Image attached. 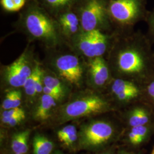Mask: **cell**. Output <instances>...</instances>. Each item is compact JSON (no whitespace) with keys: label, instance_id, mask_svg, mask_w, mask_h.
I'll return each instance as SVG.
<instances>
[{"label":"cell","instance_id":"obj_14","mask_svg":"<svg viewBox=\"0 0 154 154\" xmlns=\"http://www.w3.org/2000/svg\"><path fill=\"white\" fill-rule=\"evenodd\" d=\"M58 103L60 102L53 97L42 94L39 98L34 110V118L39 121H44L48 119Z\"/></svg>","mask_w":154,"mask_h":154},{"label":"cell","instance_id":"obj_23","mask_svg":"<svg viewBox=\"0 0 154 154\" xmlns=\"http://www.w3.org/2000/svg\"><path fill=\"white\" fill-rule=\"evenodd\" d=\"M25 112L11 117H1L2 122L11 126H15L25 118Z\"/></svg>","mask_w":154,"mask_h":154},{"label":"cell","instance_id":"obj_31","mask_svg":"<svg viewBox=\"0 0 154 154\" xmlns=\"http://www.w3.org/2000/svg\"><path fill=\"white\" fill-rule=\"evenodd\" d=\"M151 154H154V149H152V152H151Z\"/></svg>","mask_w":154,"mask_h":154},{"label":"cell","instance_id":"obj_17","mask_svg":"<svg viewBox=\"0 0 154 154\" xmlns=\"http://www.w3.org/2000/svg\"><path fill=\"white\" fill-rule=\"evenodd\" d=\"M30 133L29 130L17 133L11 141V149L15 154H26L28 151V139Z\"/></svg>","mask_w":154,"mask_h":154},{"label":"cell","instance_id":"obj_34","mask_svg":"<svg viewBox=\"0 0 154 154\" xmlns=\"http://www.w3.org/2000/svg\"></svg>","mask_w":154,"mask_h":154},{"label":"cell","instance_id":"obj_7","mask_svg":"<svg viewBox=\"0 0 154 154\" xmlns=\"http://www.w3.org/2000/svg\"><path fill=\"white\" fill-rule=\"evenodd\" d=\"M109 0H79L73 10L79 18L83 31L105 32L111 27Z\"/></svg>","mask_w":154,"mask_h":154},{"label":"cell","instance_id":"obj_28","mask_svg":"<svg viewBox=\"0 0 154 154\" xmlns=\"http://www.w3.org/2000/svg\"><path fill=\"white\" fill-rule=\"evenodd\" d=\"M128 137H129V140L130 141V142L134 144V145H137L138 144H140V142L139 141V140L138 139V137L136 136V135L134 133V132L131 131L129 133L128 135Z\"/></svg>","mask_w":154,"mask_h":154},{"label":"cell","instance_id":"obj_3","mask_svg":"<svg viewBox=\"0 0 154 154\" xmlns=\"http://www.w3.org/2000/svg\"><path fill=\"white\" fill-rule=\"evenodd\" d=\"M107 61L111 74L123 78L139 75L146 68L143 53L137 47L126 41L114 42Z\"/></svg>","mask_w":154,"mask_h":154},{"label":"cell","instance_id":"obj_21","mask_svg":"<svg viewBox=\"0 0 154 154\" xmlns=\"http://www.w3.org/2000/svg\"><path fill=\"white\" fill-rule=\"evenodd\" d=\"M2 9L8 12H17L25 6L27 0H1Z\"/></svg>","mask_w":154,"mask_h":154},{"label":"cell","instance_id":"obj_10","mask_svg":"<svg viewBox=\"0 0 154 154\" xmlns=\"http://www.w3.org/2000/svg\"><path fill=\"white\" fill-rule=\"evenodd\" d=\"M86 60L85 83L93 88H99L106 85L111 75L110 68L104 57Z\"/></svg>","mask_w":154,"mask_h":154},{"label":"cell","instance_id":"obj_2","mask_svg":"<svg viewBox=\"0 0 154 154\" xmlns=\"http://www.w3.org/2000/svg\"><path fill=\"white\" fill-rule=\"evenodd\" d=\"M44 66L71 88H80L85 83L86 60L72 50L67 45L45 50Z\"/></svg>","mask_w":154,"mask_h":154},{"label":"cell","instance_id":"obj_22","mask_svg":"<svg viewBox=\"0 0 154 154\" xmlns=\"http://www.w3.org/2000/svg\"><path fill=\"white\" fill-rule=\"evenodd\" d=\"M75 132H77L75 127L73 125H67L58 132L57 136L60 141L62 142L66 138Z\"/></svg>","mask_w":154,"mask_h":154},{"label":"cell","instance_id":"obj_25","mask_svg":"<svg viewBox=\"0 0 154 154\" xmlns=\"http://www.w3.org/2000/svg\"><path fill=\"white\" fill-rule=\"evenodd\" d=\"M131 131L136 135V136L138 137V139L141 143L147 133V129L144 126V125H142L133 127Z\"/></svg>","mask_w":154,"mask_h":154},{"label":"cell","instance_id":"obj_1","mask_svg":"<svg viewBox=\"0 0 154 154\" xmlns=\"http://www.w3.org/2000/svg\"><path fill=\"white\" fill-rule=\"evenodd\" d=\"M14 26L26 37L29 44L38 42L45 50L66 45L55 18L34 0L26 3Z\"/></svg>","mask_w":154,"mask_h":154},{"label":"cell","instance_id":"obj_30","mask_svg":"<svg viewBox=\"0 0 154 154\" xmlns=\"http://www.w3.org/2000/svg\"><path fill=\"white\" fill-rule=\"evenodd\" d=\"M150 23L152 30H153L154 33V11L152 13V14L151 16V19H150Z\"/></svg>","mask_w":154,"mask_h":154},{"label":"cell","instance_id":"obj_24","mask_svg":"<svg viewBox=\"0 0 154 154\" xmlns=\"http://www.w3.org/2000/svg\"><path fill=\"white\" fill-rule=\"evenodd\" d=\"M139 93V88L126 91L116 95V98L119 101L127 102L136 98Z\"/></svg>","mask_w":154,"mask_h":154},{"label":"cell","instance_id":"obj_33","mask_svg":"<svg viewBox=\"0 0 154 154\" xmlns=\"http://www.w3.org/2000/svg\"></svg>","mask_w":154,"mask_h":154},{"label":"cell","instance_id":"obj_29","mask_svg":"<svg viewBox=\"0 0 154 154\" xmlns=\"http://www.w3.org/2000/svg\"><path fill=\"white\" fill-rule=\"evenodd\" d=\"M147 90L149 95L154 99V81L149 85Z\"/></svg>","mask_w":154,"mask_h":154},{"label":"cell","instance_id":"obj_27","mask_svg":"<svg viewBox=\"0 0 154 154\" xmlns=\"http://www.w3.org/2000/svg\"><path fill=\"white\" fill-rule=\"evenodd\" d=\"M78 139V135L77 132L73 133L70 136H69L68 138L65 139L62 143L65 144L66 146H70L72 144L74 143Z\"/></svg>","mask_w":154,"mask_h":154},{"label":"cell","instance_id":"obj_5","mask_svg":"<svg viewBox=\"0 0 154 154\" xmlns=\"http://www.w3.org/2000/svg\"><path fill=\"white\" fill-rule=\"evenodd\" d=\"M33 46L28 44L22 54L11 63L1 65V79L10 89L22 88L31 75L38 59L36 57Z\"/></svg>","mask_w":154,"mask_h":154},{"label":"cell","instance_id":"obj_15","mask_svg":"<svg viewBox=\"0 0 154 154\" xmlns=\"http://www.w3.org/2000/svg\"><path fill=\"white\" fill-rule=\"evenodd\" d=\"M44 66L42 61L38 60L31 75L28 78L22 88L24 93L29 98H34L38 95L36 86L39 79L43 74Z\"/></svg>","mask_w":154,"mask_h":154},{"label":"cell","instance_id":"obj_13","mask_svg":"<svg viewBox=\"0 0 154 154\" xmlns=\"http://www.w3.org/2000/svg\"><path fill=\"white\" fill-rule=\"evenodd\" d=\"M42 79L44 86L59 94L63 100L67 97L71 87L44 66Z\"/></svg>","mask_w":154,"mask_h":154},{"label":"cell","instance_id":"obj_20","mask_svg":"<svg viewBox=\"0 0 154 154\" xmlns=\"http://www.w3.org/2000/svg\"><path fill=\"white\" fill-rule=\"evenodd\" d=\"M149 121V116L146 110L135 108L132 110L129 118V123L132 127L145 125Z\"/></svg>","mask_w":154,"mask_h":154},{"label":"cell","instance_id":"obj_11","mask_svg":"<svg viewBox=\"0 0 154 154\" xmlns=\"http://www.w3.org/2000/svg\"><path fill=\"white\" fill-rule=\"evenodd\" d=\"M55 18L66 44L82 31L79 18L74 10L64 12Z\"/></svg>","mask_w":154,"mask_h":154},{"label":"cell","instance_id":"obj_12","mask_svg":"<svg viewBox=\"0 0 154 154\" xmlns=\"http://www.w3.org/2000/svg\"><path fill=\"white\" fill-rule=\"evenodd\" d=\"M55 18L62 13L73 10L79 0H34Z\"/></svg>","mask_w":154,"mask_h":154},{"label":"cell","instance_id":"obj_32","mask_svg":"<svg viewBox=\"0 0 154 154\" xmlns=\"http://www.w3.org/2000/svg\"></svg>","mask_w":154,"mask_h":154},{"label":"cell","instance_id":"obj_8","mask_svg":"<svg viewBox=\"0 0 154 154\" xmlns=\"http://www.w3.org/2000/svg\"><path fill=\"white\" fill-rule=\"evenodd\" d=\"M145 0H109L108 11L111 23L127 27L135 23L142 16Z\"/></svg>","mask_w":154,"mask_h":154},{"label":"cell","instance_id":"obj_26","mask_svg":"<svg viewBox=\"0 0 154 154\" xmlns=\"http://www.w3.org/2000/svg\"><path fill=\"white\" fill-rule=\"evenodd\" d=\"M24 112H25V110L21 107H18L16 108L11 109L9 110H4L2 112L1 117H11Z\"/></svg>","mask_w":154,"mask_h":154},{"label":"cell","instance_id":"obj_4","mask_svg":"<svg viewBox=\"0 0 154 154\" xmlns=\"http://www.w3.org/2000/svg\"><path fill=\"white\" fill-rule=\"evenodd\" d=\"M109 103L98 94L90 91L79 93L59 109L64 120H72L96 115L108 109Z\"/></svg>","mask_w":154,"mask_h":154},{"label":"cell","instance_id":"obj_9","mask_svg":"<svg viewBox=\"0 0 154 154\" xmlns=\"http://www.w3.org/2000/svg\"><path fill=\"white\" fill-rule=\"evenodd\" d=\"M113 128L103 121L93 122L83 128L80 145L85 148L94 147L105 143L113 134Z\"/></svg>","mask_w":154,"mask_h":154},{"label":"cell","instance_id":"obj_16","mask_svg":"<svg viewBox=\"0 0 154 154\" xmlns=\"http://www.w3.org/2000/svg\"><path fill=\"white\" fill-rule=\"evenodd\" d=\"M22 95L20 88L8 90L2 100L1 108L6 110L20 107L22 104Z\"/></svg>","mask_w":154,"mask_h":154},{"label":"cell","instance_id":"obj_19","mask_svg":"<svg viewBox=\"0 0 154 154\" xmlns=\"http://www.w3.org/2000/svg\"><path fill=\"white\" fill-rule=\"evenodd\" d=\"M138 88L134 83L125 79L119 78H115L111 86V91L115 95Z\"/></svg>","mask_w":154,"mask_h":154},{"label":"cell","instance_id":"obj_6","mask_svg":"<svg viewBox=\"0 0 154 154\" xmlns=\"http://www.w3.org/2000/svg\"><path fill=\"white\" fill-rule=\"evenodd\" d=\"M112 39L103 31L82 30L66 44L78 54L88 59L104 57L108 53L114 43Z\"/></svg>","mask_w":154,"mask_h":154},{"label":"cell","instance_id":"obj_18","mask_svg":"<svg viewBox=\"0 0 154 154\" xmlns=\"http://www.w3.org/2000/svg\"><path fill=\"white\" fill-rule=\"evenodd\" d=\"M33 151L34 154H50L54 145L49 139L41 135H37L33 139Z\"/></svg>","mask_w":154,"mask_h":154}]
</instances>
